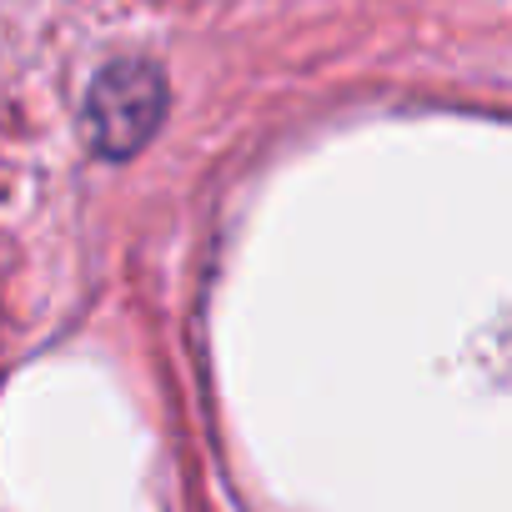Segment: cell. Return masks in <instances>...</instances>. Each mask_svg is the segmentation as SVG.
I'll list each match as a JSON object with an SVG mask.
<instances>
[{
  "label": "cell",
  "mask_w": 512,
  "mask_h": 512,
  "mask_svg": "<svg viewBox=\"0 0 512 512\" xmlns=\"http://www.w3.org/2000/svg\"><path fill=\"white\" fill-rule=\"evenodd\" d=\"M166 111V81L151 61H116L96 76L86 101V126L101 156H131L146 146Z\"/></svg>",
  "instance_id": "obj_1"
}]
</instances>
